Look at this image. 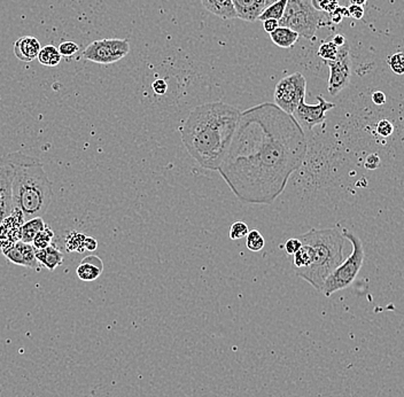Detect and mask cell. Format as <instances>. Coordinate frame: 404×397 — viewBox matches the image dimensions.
Segmentation results:
<instances>
[{"mask_svg": "<svg viewBox=\"0 0 404 397\" xmlns=\"http://www.w3.org/2000/svg\"><path fill=\"white\" fill-rule=\"evenodd\" d=\"M308 152L293 115L263 103L240 115L228 154L217 172L240 201L271 205L301 168Z\"/></svg>", "mask_w": 404, "mask_h": 397, "instance_id": "1", "label": "cell"}, {"mask_svg": "<svg viewBox=\"0 0 404 397\" xmlns=\"http://www.w3.org/2000/svg\"><path fill=\"white\" fill-rule=\"evenodd\" d=\"M239 110L224 103H205L190 113L181 134L186 151L203 169L217 172L240 120Z\"/></svg>", "mask_w": 404, "mask_h": 397, "instance_id": "2", "label": "cell"}, {"mask_svg": "<svg viewBox=\"0 0 404 397\" xmlns=\"http://www.w3.org/2000/svg\"><path fill=\"white\" fill-rule=\"evenodd\" d=\"M3 160L13 168V210H19L23 215L24 222L43 217L54 198L53 186L43 163L22 152L10 153L5 155Z\"/></svg>", "mask_w": 404, "mask_h": 397, "instance_id": "3", "label": "cell"}, {"mask_svg": "<svg viewBox=\"0 0 404 397\" xmlns=\"http://www.w3.org/2000/svg\"><path fill=\"white\" fill-rule=\"evenodd\" d=\"M298 238L302 243L314 248V261L309 267L295 270V274L321 292L330 274L343 262L346 238L336 227L310 229Z\"/></svg>", "mask_w": 404, "mask_h": 397, "instance_id": "4", "label": "cell"}, {"mask_svg": "<svg viewBox=\"0 0 404 397\" xmlns=\"http://www.w3.org/2000/svg\"><path fill=\"white\" fill-rule=\"evenodd\" d=\"M331 24L329 14L312 6V0H288L284 15L279 20L281 27L290 28L309 41L315 39L319 28Z\"/></svg>", "mask_w": 404, "mask_h": 397, "instance_id": "5", "label": "cell"}, {"mask_svg": "<svg viewBox=\"0 0 404 397\" xmlns=\"http://www.w3.org/2000/svg\"><path fill=\"white\" fill-rule=\"evenodd\" d=\"M343 236L346 239L350 240L353 250L350 256L330 274L325 283L323 285L322 293L325 295L326 298H330L331 295L334 294L336 292L343 291L345 288L350 287L356 279L357 274L360 272L361 267L363 265L364 246L362 240L356 236L355 233L352 232L350 230L343 229Z\"/></svg>", "mask_w": 404, "mask_h": 397, "instance_id": "6", "label": "cell"}, {"mask_svg": "<svg viewBox=\"0 0 404 397\" xmlns=\"http://www.w3.org/2000/svg\"><path fill=\"white\" fill-rule=\"evenodd\" d=\"M307 79L301 72H294L277 83L274 90V103L285 113L293 115L299 103L305 100Z\"/></svg>", "mask_w": 404, "mask_h": 397, "instance_id": "7", "label": "cell"}, {"mask_svg": "<svg viewBox=\"0 0 404 397\" xmlns=\"http://www.w3.org/2000/svg\"><path fill=\"white\" fill-rule=\"evenodd\" d=\"M130 52L127 39H100L94 41L83 52V58L89 61L110 65L125 58Z\"/></svg>", "mask_w": 404, "mask_h": 397, "instance_id": "8", "label": "cell"}, {"mask_svg": "<svg viewBox=\"0 0 404 397\" xmlns=\"http://www.w3.org/2000/svg\"><path fill=\"white\" fill-rule=\"evenodd\" d=\"M325 63L330 68L327 90L331 96H338L343 90L350 85L352 77V59L348 43L339 48L336 60L326 61Z\"/></svg>", "mask_w": 404, "mask_h": 397, "instance_id": "9", "label": "cell"}, {"mask_svg": "<svg viewBox=\"0 0 404 397\" xmlns=\"http://www.w3.org/2000/svg\"><path fill=\"white\" fill-rule=\"evenodd\" d=\"M317 100L319 103L316 105H309L305 100H302L293 114L302 129L305 128L307 130H312L319 124L324 123L326 121V113L336 107V103L326 101L322 96H317Z\"/></svg>", "mask_w": 404, "mask_h": 397, "instance_id": "10", "label": "cell"}, {"mask_svg": "<svg viewBox=\"0 0 404 397\" xmlns=\"http://www.w3.org/2000/svg\"><path fill=\"white\" fill-rule=\"evenodd\" d=\"M1 254L5 255L7 260L17 265L30 267L36 271L41 270V263L36 258V248L32 246V243H22L20 240L1 250Z\"/></svg>", "mask_w": 404, "mask_h": 397, "instance_id": "11", "label": "cell"}, {"mask_svg": "<svg viewBox=\"0 0 404 397\" xmlns=\"http://www.w3.org/2000/svg\"><path fill=\"white\" fill-rule=\"evenodd\" d=\"M13 176V168L1 159L0 161V224L13 212V202H12Z\"/></svg>", "mask_w": 404, "mask_h": 397, "instance_id": "12", "label": "cell"}, {"mask_svg": "<svg viewBox=\"0 0 404 397\" xmlns=\"http://www.w3.org/2000/svg\"><path fill=\"white\" fill-rule=\"evenodd\" d=\"M236 17L247 22L259 20L265 8V0H232Z\"/></svg>", "mask_w": 404, "mask_h": 397, "instance_id": "13", "label": "cell"}, {"mask_svg": "<svg viewBox=\"0 0 404 397\" xmlns=\"http://www.w3.org/2000/svg\"><path fill=\"white\" fill-rule=\"evenodd\" d=\"M41 43L32 36H23L14 43V54L20 61L31 62L37 59Z\"/></svg>", "mask_w": 404, "mask_h": 397, "instance_id": "14", "label": "cell"}, {"mask_svg": "<svg viewBox=\"0 0 404 397\" xmlns=\"http://www.w3.org/2000/svg\"><path fill=\"white\" fill-rule=\"evenodd\" d=\"M103 271V263L101 258L97 255H88L83 258L76 274L83 281H94L101 276Z\"/></svg>", "mask_w": 404, "mask_h": 397, "instance_id": "15", "label": "cell"}, {"mask_svg": "<svg viewBox=\"0 0 404 397\" xmlns=\"http://www.w3.org/2000/svg\"><path fill=\"white\" fill-rule=\"evenodd\" d=\"M36 258L41 265L48 267V270L53 271L61 265L65 255L58 247L52 243L44 250H36Z\"/></svg>", "mask_w": 404, "mask_h": 397, "instance_id": "16", "label": "cell"}, {"mask_svg": "<svg viewBox=\"0 0 404 397\" xmlns=\"http://www.w3.org/2000/svg\"><path fill=\"white\" fill-rule=\"evenodd\" d=\"M202 6L221 19H236V13L232 0H201Z\"/></svg>", "mask_w": 404, "mask_h": 397, "instance_id": "17", "label": "cell"}, {"mask_svg": "<svg viewBox=\"0 0 404 397\" xmlns=\"http://www.w3.org/2000/svg\"><path fill=\"white\" fill-rule=\"evenodd\" d=\"M300 34L295 31L292 30L290 28L279 27L271 32V41H274V45H277L278 48H290L294 46L295 43L299 41Z\"/></svg>", "mask_w": 404, "mask_h": 397, "instance_id": "18", "label": "cell"}, {"mask_svg": "<svg viewBox=\"0 0 404 397\" xmlns=\"http://www.w3.org/2000/svg\"><path fill=\"white\" fill-rule=\"evenodd\" d=\"M45 226L46 224L43 221V217H36V218L26 221L21 227V241L26 243H32L34 236H37L41 230H44Z\"/></svg>", "mask_w": 404, "mask_h": 397, "instance_id": "19", "label": "cell"}, {"mask_svg": "<svg viewBox=\"0 0 404 397\" xmlns=\"http://www.w3.org/2000/svg\"><path fill=\"white\" fill-rule=\"evenodd\" d=\"M62 55L60 54L58 48L53 45H46L44 48H41L38 53V61L46 67H55L61 62Z\"/></svg>", "mask_w": 404, "mask_h": 397, "instance_id": "20", "label": "cell"}, {"mask_svg": "<svg viewBox=\"0 0 404 397\" xmlns=\"http://www.w3.org/2000/svg\"><path fill=\"white\" fill-rule=\"evenodd\" d=\"M314 261V248L309 245L302 243L301 248L293 255V267L295 270L309 267Z\"/></svg>", "mask_w": 404, "mask_h": 397, "instance_id": "21", "label": "cell"}, {"mask_svg": "<svg viewBox=\"0 0 404 397\" xmlns=\"http://www.w3.org/2000/svg\"><path fill=\"white\" fill-rule=\"evenodd\" d=\"M287 1L288 0H277L274 3L265 7L262 14L259 17V20L265 21L269 20V19L281 20L283 15H284L286 6H287Z\"/></svg>", "mask_w": 404, "mask_h": 397, "instance_id": "22", "label": "cell"}, {"mask_svg": "<svg viewBox=\"0 0 404 397\" xmlns=\"http://www.w3.org/2000/svg\"><path fill=\"white\" fill-rule=\"evenodd\" d=\"M53 238H54L53 230L50 226L46 225L44 230H41V232L34 236V241H32V246L36 250H44V248L53 243Z\"/></svg>", "mask_w": 404, "mask_h": 397, "instance_id": "23", "label": "cell"}, {"mask_svg": "<svg viewBox=\"0 0 404 397\" xmlns=\"http://www.w3.org/2000/svg\"><path fill=\"white\" fill-rule=\"evenodd\" d=\"M85 234L79 232H70L67 236V240H65V247L68 252H79L82 253L85 250L84 248V243H85Z\"/></svg>", "mask_w": 404, "mask_h": 397, "instance_id": "24", "label": "cell"}, {"mask_svg": "<svg viewBox=\"0 0 404 397\" xmlns=\"http://www.w3.org/2000/svg\"><path fill=\"white\" fill-rule=\"evenodd\" d=\"M265 246V240H264L263 236L260 231L257 230H252L246 236V247L250 252L257 253L263 250Z\"/></svg>", "mask_w": 404, "mask_h": 397, "instance_id": "25", "label": "cell"}, {"mask_svg": "<svg viewBox=\"0 0 404 397\" xmlns=\"http://www.w3.org/2000/svg\"><path fill=\"white\" fill-rule=\"evenodd\" d=\"M338 52H339V48L332 41H324L319 46L317 54H319V58L325 62L333 61V60H336Z\"/></svg>", "mask_w": 404, "mask_h": 397, "instance_id": "26", "label": "cell"}, {"mask_svg": "<svg viewBox=\"0 0 404 397\" xmlns=\"http://www.w3.org/2000/svg\"><path fill=\"white\" fill-rule=\"evenodd\" d=\"M388 65L396 75H404V53L398 52L388 58Z\"/></svg>", "mask_w": 404, "mask_h": 397, "instance_id": "27", "label": "cell"}, {"mask_svg": "<svg viewBox=\"0 0 404 397\" xmlns=\"http://www.w3.org/2000/svg\"><path fill=\"white\" fill-rule=\"evenodd\" d=\"M248 233H250V227H248L246 223L234 222L232 225H231V227H230V239H243V238L247 236Z\"/></svg>", "mask_w": 404, "mask_h": 397, "instance_id": "28", "label": "cell"}, {"mask_svg": "<svg viewBox=\"0 0 404 397\" xmlns=\"http://www.w3.org/2000/svg\"><path fill=\"white\" fill-rule=\"evenodd\" d=\"M312 6L319 12L331 14L336 7L340 6L338 0H312Z\"/></svg>", "mask_w": 404, "mask_h": 397, "instance_id": "29", "label": "cell"}, {"mask_svg": "<svg viewBox=\"0 0 404 397\" xmlns=\"http://www.w3.org/2000/svg\"><path fill=\"white\" fill-rule=\"evenodd\" d=\"M58 50L62 57H72L79 51V46L74 41H63L60 44Z\"/></svg>", "mask_w": 404, "mask_h": 397, "instance_id": "30", "label": "cell"}, {"mask_svg": "<svg viewBox=\"0 0 404 397\" xmlns=\"http://www.w3.org/2000/svg\"><path fill=\"white\" fill-rule=\"evenodd\" d=\"M343 17H350L348 7L338 6L332 13L329 14L330 21L333 24H339L343 20Z\"/></svg>", "mask_w": 404, "mask_h": 397, "instance_id": "31", "label": "cell"}, {"mask_svg": "<svg viewBox=\"0 0 404 397\" xmlns=\"http://www.w3.org/2000/svg\"><path fill=\"white\" fill-rule=\"evenodd\" d=\"M376 130H377V134L381 136V137L387 138L394 132V125L388 120H381L377 124Z\"/></svg>", "mask_w": 404, "mask_h": 397, "instance_id": "32", "label": "cell"}, {"mask_svg": "<svg viewBox=\"0 0 404 397\" xmlns=\"http://www.w3.org/2000/svg\"><path fill=\"white\" fill-rule=\"evenodd\" d=\"M302 243L299 238H291L284 243L285 252L287 255H294L300 248H301Z\"/></svg>", "mask_w": 404, "mask_h": 397, "instance_id": "33", "label": "cell"}, {"mask_svg": "<svg viewBox=\"0 0 404 397\" xmlns=\"http://www.w3.org/2000/svg\"><path fill=\"white\" fill-rule=\"evenodd\" d=\"M348 12H350V17L355 20H362L364 17V7L358 6V5H350L348 7Z\"/></svg>", "mask_w": 404, "mask_h": 397, "instance_id": "34", "label": "cell"}, {"mask_svg": "<svg viewBox=\"0 0 404 397\" xmlns=\"http://www.w3.org/2000/svg\"><path fill=\"white\" fill-rule=\"evenodd\" d=\"M381 165V158L377 154H371L367 156V161H365V168L369 170H374Z\"/></svg>", "mask_w": 404, "mask_h": 397, "instance_id": "35", "label": "cell"}, {"mask_svg": "<svg viewBox=\"0 0 404 397\" xmlns=\"http://www.w3.org/2000/svg\"><path fill=\"white\" fill-rule=\"evenodd\" d=\"M152 86L156 94H165L167 92V83L163 79H156Z\"/></svg>", "mask_w": 404, "mask_h": 397, "instance_id": "36", "label": "cell"}, {"mask_svg": "<svg viewBox=\"0 0 404 397\" xmlns=\"http://www.w3.org/2000/svg\"><path fill=\"white\" fill-rule=\"evenodd\" d=\"M278 27H279V21L278 20L269 19V20L263 21L264 30L267 31L269 34H270L271 32H274Z\"/></svg>", "mask_w": 404, "mask_h": 397, "instance_id": "37", "label": "cell"}, {"mask_svg": "<svg viewBox=\"0 0 404 397\" xmlns=\"http://www.w3.org/2000/svg\"><path fill=\"white\" fill-rule=\"evenodd\" d=\"M371 99L377 106H383L386 103V94L384 92H381V91H376V92L372 93Z\"/></svg>", "mask_w": 404, "mask_h": 397, "instance_id": "38", "label": "cell"}, {"mask_svg": "<svg viewBox=\"0 0 404 397\" xmlns=\"http://www.w3.org/2000/svg\"><path fill=\"white\" fill-rule=\"evenodd\" d=\"M97 247H98V243H97V240L92 236H86L85 238V243H84V248L85 250H89V252H94L97 250Z\"/></svg>", "mask_w": 404, "mask_h": 397, "instance_id": "39", "label": "cell"}, {"mask_svg": "<svg viewBox=\"0 0 404 397\" xmlns=\"http://www.w3.org/2000/svg\"><path fill=\"white\" fill-rule=\"evenodd\" d=\"M332 41L338 48H341V46H343L347 43L346 38L343 37V34H336L333 37Z\"/></svg>", "mask_w": 404, "mask_h": 397, "instance_id": "40", "label": "cell"}, {"mask_svg": "<svg viewBox=\"0 0 404 397\" xmlns=\"http://www.w3.org/2000/svg\"><path fill=\"white\" fill-rule=\"evenodd\" d=\"M367 0H350V5H358V6H365Z\"/></svg>", "mask_w": 404, "mask_h": 397, "instance_id": "41", "label": "cell"}, {"mask_svg": "<svg viewBox=\"0 0 404 397\" xmlns=\"http://www.w3.org/2000/svg\"><path fill=\"white\" fill-rule=\"evenodd\" d=\"M385 310H393L394 312H398V315L404 316V312H398V309H395L394 307H388V308L385 309Z\"/></svg>", "mask_w": 404, "mask_h": 397, "instance_id": "42", "label": "cell"}, {"mask_svg": "<svg viewBox=\"0 0 404 397\" xmlns=\"http://www.w3.org/2000/svg\"><path fill=\"white\" fill-rule=\"evenodd\" d=\"M274 1H277V0H265V7L269 6L271 3H274Z\"/></svg>", "mask_w": 404, "mask_h": 397, "instance_id": "43", "label": "cell"}]
</instances>
